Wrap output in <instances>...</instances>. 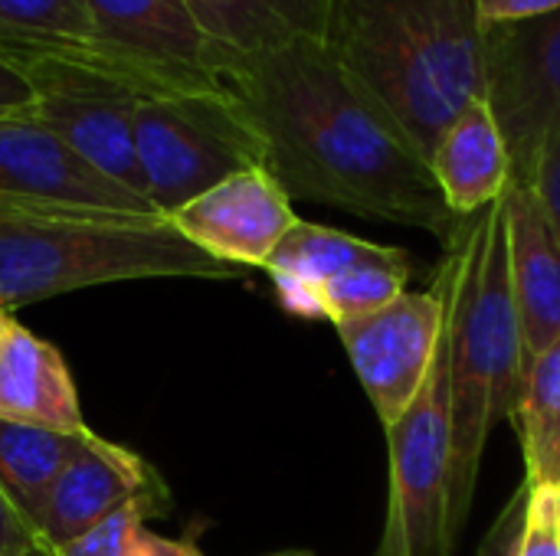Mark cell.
<instances>
[{
  "mask_svg": "<svg viewBox=\"0 0 560 556\" xmlns=\"http://www.w3.org/2000/svg\"><path fill=\"white\" fill-rule=\"evenodd\" d=\"M89 433L92 429L59 433L0 416V485L23 511H30L82 449Z\"/></svg>",
  "mask_w": 560,
  "mask_h": 556,
  "instance_id": "obj_20",
  "label": "cell"
},
{
  "mask_svg": "<svg viewBox=\"0 0 560 556\" xmlns=\"http://www.w3.org/2000/svg\"><path fill=\"white\" fill-rule=\"evenodd\" d=\"M138 498L171 501L161 475L138 452L89 433L82 449L69 459L49 492L26 511V518L43 547L52 554Z\"/></svg>",
  "mask_w": 560,
  "mask_h": 556,
  "instance_id": "obj_11",
  "label": "cell"
},
{
  "mask_svg": "<svg viewBox=\"0 0 560 556\" xmlns=\"http://www.w3.org/2000/svg\"><path fill=\"white\" fill-rule=\"evenodd\" d=\"M486 98L502 128L512 180L528 184L545 141L560 131V10L482 33Z\"/></svg>",
  "mask_w": 560,
  "mask_h": 556,
  "instance_id": "obj_8",
  "label": "cell"
},
{
  "mask_svg": "<svg viewBox=\"0 0 560 556\" xmlns=\"http://www.w3.org/2000/svg\"><path fill=\"white\" fill-rule=\"evenodd\" d=\"M430 170L456 216H472L502 200L512 180V164L489 98L472 102L446 128L430 157Z\"/></svg>",
  "mask_w": 560,
  "mask_h": 556,
  "instance_id": "obj_16",
  "label": "cell"
},
{
  "mask_svg": "<svg viewBox=\"0 0 560 556\" xmlns=\"http://www.w3.org/2000/svg\"><path fill=\"white\" fill-rule=\"evenodd\" d=\"M0 556H52L49 551H33V554H0Z\"/></svg>",
  "mask_w": 560,
  "mask_h": 556,
  "instance_id": "obj_31",
  "label": "cell"
},
{
  "mask_svg": "<svg viewBox=\"0 0 560 556\" xmlns=\"http://www.w3.org/2000/svg\"><path fill=\"white\" fill-rule=\"evenodd\" d=\"M171 511V501L138 498L112 511L79 541L52 551V556H207L194 541L161 537L148 528L151 518Z\"/></svg>",
  "mask_w": 560,
  "mask_h": 556,
  "instance_id": "obj_22",
  "label": "cell"
},
{
  "mask_svg": "<svg viewBox=\"0 0 560 556\" xmlns=\"http://www.w3.org/2000/svg\"><path fill=\"white\" fill-rule=\"evenodd\" d=\"M515 556H560V485H532Z\"/></svg>",
  "mask_w": 560,
  "mask_h": 556,
  "instance_id": "obj_23",
  "label": "cell"
},
{
  "mask_svg": "<svg viewBox=\"0 0 560 556\" xmlns=\"http://www.w3.org/2000/svg\"><path fill=\"white\" fill-rule=\"evenodd\" d=\"M555 10H560V0H479V13L486 26L522 23V20L555 13Z\"/></svg>",
  "mask_w": 560,
  "mask_h": 556,
  "instance_id": "obj_27",
  "label": "cell"
},
{
  "mask_svg": "<svg viewBox=\"0 0 560 556\" xmlns=\"http://www.w3.org/2000/svg\"><path fill=\"white\" fill-rule=\"evenodd\" d=\"M528 187L535 190V197L541 200L551 226L558 229L560 236V131H555L541 154H538V164H535V174L528 180Z\"/></svg>",
  "mask_w": 560,
  "mask_h": 556,
  "instance_id": "obj_25",
  "label": "cell"
},
{
  "mask_svg": "<svg viewBox=\"0 0 560 556\" xmlns=\"http://www.w3.org/2000/svg\"><path fill=\"white\" fill-rule=\"evenodd\" d=\"M528 492L532 485L522 482V488L509 498V505L499 511V518L492 521L482 547L476 556H515L518 554V537L525 528V508H528Z\"/></svg>",
  "mask_w": 560,
  "mask_h": 556,
  "instance_id": "obj_24",
  "label": "cell"
},
{
  "mask_svg": "<svg viewBox=\"0 0 560 556\" xmlns=\"http://www.w3.org/2000/svg\"><path fill=\"white\" fill-rule=\"evenodd\" d=\"M33 551H46V547L33 531L26 511L0 485V554H33Z\"/></svg>",
  "mask_w": 560,
  "mask_h": 556,
  "instance_id": "obj_26",
  "label": "cell"
},
{
  "mask_svg": "<svg viewBox=\"0 0 560 556\" xmlns=\"http://www.w3.org/2000/svg\"><path fill=\"white\" fill-rule=\"evenodd\" d=\"M135 147L144 193L164 216L240 170L266 167L262 138L223 85L141 92Z\"/></svg>",
  "mask_w": 560,
  "mask_h": 556,
  "instance_id": "obj_5",
  "label": "cell"
},
{
  "mask_svg": "<svg viewBox=\"0 0 560 556\" xmlns=\"http://www.w3.org/2000/svg\"><path fill=\"white\" fill-rule=\"evenodd\" d=\"M243 275L197 249L164 213L0 200V308L7 311L112 282Z\"/></svg>",
  "mask_w": 560,
  "mask_h": 556,
  "instance_id": "obj_4",
  "label": "cell"
},
{
  "mask_svg": "<svg viewBox=\"0 0 560 556\" xmlns=\"http://www.w3.org/2000/svg\"><path fill=\"white\" fill-rule=\"evenodd\" d=\"M197 249L243 272L266 269L295 226L292 197L266 167L240 170L167 216Z\"/></svg>",
  "mask_w": 560,
  "mask_h": 556,
  "instance_id": "obj_12",
  "label": "cell"
},
{
  "mask_svg": "<svg viewBox=\"0 0 560 556\" xmlns=\"http://www.w3.org/2000/svg\"><path fill=\"white\" fill-rule=\"evenodd\" d=\"M505 220L525 374V367L560 338V236L528 184L509 180Z\"/></svg>",
  "mask_w": 560,
  "mask_h": 556,
  "instance_id": "obj_14",
  "label": "cell"
},
{
  "mask_svg": "<svg viewBox=\"0 0 560 556\" xmlns=\"http://www.w3.org/2000/svg\"><path fill=\"white\" fill-rule=\"evenodd\" d=\"M384 249L387 246L351 236L345 229L295 220V226L269 256L266 275L272 279L282 308L305 318L318 288H325L341 272L381 256Z\"/></svg>",
  "mask_w": 560,
  "mask_h": 556,
  "instance_id": "obj_18",
  "label": "cell"
},
{
  "mask_svg": "<svg viewBox=\"0 0 560 556\" xmlns=\"http://www.w3.org/2000/svg\"><path fill=\"white\" fill-rule=\"evenodd\" d=\"M92 62L141 92L220 88L210 43L184 0H85Z\"/></svg>",
  "mask_w": 560,
  "mask_h": 556,
  "instance_id": "obj_9",
  "label": "cell"
},
{
  "mask_svg": "<svg viewBox=\"0 0 560 556\" xmlns=\"http://www.w3.org/2000/svg\"><path fill=\"white\" fill-rule=\"evenodd\" d=\"M213 75L262 138L266 170L292 200L427 229L443 246L456 236L466 216L446 206L427 157L322 39L220 56Z\"/></svg>",
  "mask_w": 560,
  "mask_h": 556,
  "instance_id": "obj_1",
  "label": "cell"
},
{
  "mask_svg": "<svg viewBox=\"0 0 560 556\" xmlns=\"http://www.w3.org/2000/svg\"><path fill=\"white\" fill-rule=\"evenodd\" d=\"M436 282L446 298L450 328V534L459 544L489 436L499 423L515 419L522 393V328L512 288L505 193L459 223L446 242Z\"/></svg>",
  "mask_w": 560,
  "mask_h": 556,
  "instance_id": "obj_2",
  "label": "cell"
},
{
  "mask_svg": "<svg viewBox=\"0 0 560 556\" xmlns=\"http://www.w3.org/2000/svg\"><path fill=\"white\" fill-rule=\"evenodd\" d=\"M13 111H33V85L10 56H0V115Z\"/></svg>",
  "mask_w": 560,
  "mask_h": 556,
  "instance_id": "obj_28",
  "label": "cell"
},
{
  "mask_svg": "<svg viewBox=\"0 0 560 556\" xmlns=\"http://www.w3.org/2000/svg\"><path fill=\"white\" fill-rule=\"evenodd\" d=\"M479 0H331L325 46L433 157L446 128L486 98Z\"/></svg>",
  "mask_w": 560,
  "mask_h": 556,
  "instance_id": "obj_3",
  "label": "cell"
},
{
  "mask_svg": "<svg viewBox=\"0 0 560 556\" xmlns=\"http://www.w3.org/2000/svg\"><path fill=\"white\" fill-rule=\"evenodd\" d=\"M515 423L532 485H560V338L522 374Z\"/></svg>",
  "mask_w": 560,
  "mask_h": 556,
  "instance_id": "obj_21",
  "label": "cell"
},
{
  "mask_svg": "<svg viewBox=\"0 0 560 556\" xmlns=\"http://www.w3.org/2000/svg\"><path fill=\"white\" fill-rule=\"evenodd\" d=\"M10 59L23 69V75L33 85L36 118L92 170L148 200L135 147V108L141 88L92 59Z\"/></svg>",
  "mask_w": 560,
  "mask_h": 556,
  "instance_id": "obj_7",
  "label": "cell"
},
{
  "mask_svg": "<svg viewBox=\"0 0 560 556\" xmlns=\"http://www.w3.org/2000/svg\"><path fill=\"white\" fill-rule=\"evenodd\" d=\"M220 56H253L295 39H325L331 0H184Z\"/></svg>",
  "mask_w": 560,
  "mask_h": 556,
  "instance_id": "obj_17",
  "label": "cell"
},
{
  "mask_svg": "<svg viewBox=\"0 0 560 556\" xmlns=\"http://www.w3.org/2000/svg\"><path fill=\"white\" fill-rule=\"evenodd\" d=\"M266 556H315V554H308V551H279V554H266Z\"/></svg>",
  "mask_w": 560,
  "mask_h": 556,
  "instance_id": "obj_30",
  "label": "cell"
},
{
  "mask_svg": "<svg viewBox=\"0 0 560 556\" xmlns=\"http://www.w3.org/2000/svg\"><path fill=\"white\" fill-rule=\"evenodd\" d=\"M345 354L377 413L394 426L423 390L446 331V298L433 279L430 292H404L374 315L335 328Z\"/></svg>",
  "mask_w": 560,
  "mask_h": 556,
  "instance_id": "obj_10",
  "label": "cell"
},
{
  "mask_svg": "<svg viewBox=\"0 0 560 556\" xmlns=\"http://www.w3.org/2000/svg\"><path fill=\"white\" fill-rule=\"evenodd\" d=\"M10 324H13L10 311H7V308H0V341H3V334L10 331Z\"/></svg>",
  "mask_w": 560,
  "mask_h": 556,
  "instance_id": "obj_29",
  "label": "cell"
},
{
  "mask_svg": "<svg viewBox=\"0 0 560 556\" xmlns=\"http://www.w3.org/2000/svg\"><path fill=\"white\" fill-rule=\"evenodd\" d=\"M0 416L59 433L89 429L59 347L20 321H13L0 341Z\"/></svg>",
  "mask_w": 560,
  "mask_h": 556,
  "instance_id": "obj_15",
  "label": "cell"
},
{
  "mask_svg": "<svg viewBox=\"0 0 560 556\" xmlns=\"http://www.w3.org/2000/svg\"><path fill=\"white\" fill-rule=\"evenodd\" d=\"M390 446V492L384 534L374 556H450V478H453V400L450 328L430 377L410 410L384 429Z\"/></svg>",
  "mask_w": 560,
  "mask_h": 556,
  "instance_id": "obj_6",
  "label": "cell"
},
{
  "mask_svg": "<svg viewBox=\"0 0 560 556\" xmlns=\"http://www.w3.org/2000/svg\"><path fill=\"white\" fill-rule=\"evenodd\" d=\"M0 56L92 59L85 0H0Z\"/></svg>",
  "mask_w": 560,
  "mask_h": 556,
  "instance_id": "obj_19",
  "label": "cell"
},
{
  "mask_svg": "<svg viewBox=\"0 0 560 556\" xmlns=\"http://www.w3.org/2000/svg\"><path fill=\"white\" fill-rule=\"evenodd\" d=\"M0 200L158 213L144 197L118 187L75 157L36 111L0 115Z\"/></svg>",
  "mask_w": 560,
  "mask_h": 556,
  "instance_id": "obj_13",
  "label": "cell"
}]
</instances>
